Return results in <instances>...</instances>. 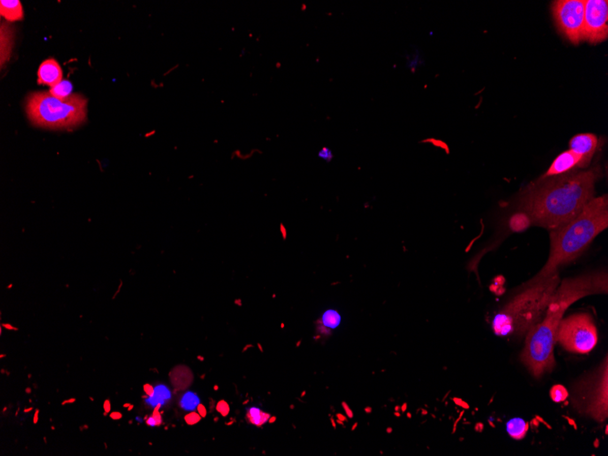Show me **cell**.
<instances>
[{"mask_svg":"<svg viewBox=\"0 0 608 456\" xmlns=\"http://www.w3.org/2000/svg\"><path fill=\"white\" fill-rule=\"evenodd\" d=\"M559 283V275L556 273L526 287L495 315L493 321L495 333L500 336L527 333L533 326L543 320Z\"/></svg>","mask_w":608,"mask_h":456,"instance_id":"3","label":"cell"},{"mask_svg":"<svg viewBox=\"0 0 608 456\" xmlns=\"http://www.w3.org/2000/svg\"><path fill=\"white\" fill-rule=\"evenodd\" d=\"M201 418L202 417L200 416L199 413L191 412V413H188L184 419H185V421L187 422L189 425H194V424L198 423L201 420Z\"/></svg>","mask_w":608,"mask_h":456,"instance_id":"23","label":"cell"},{"mask_svg":"<svg viewBox=\"0 0 608 456\" xmlns=\"http://www.w3.org/2000/svg\"><path fill=\"white\" fill-rule=\"evenodd\" d=\"M341 320H342L341 315L336 311L328 310L322 315V322L326 327L330 328V329H335L339 326Z\"/></svg>","mask_w":608,"mask_h":456,"instance_id":"19","label":"cell"},{"mask_svg":"<svg viewBox=\"0 0 608 456\" xmlns=\"http://www.w3.org/2000/svg\"><path fill=\"white\" fill-rule=\"evenodd\" d=\"M565 311L546 310L543 320L527 331L521 361L535 378L551 372L556 366L554 350L558 326Z\"/></svg>","mask_w":608,"mask_h":456,"instance_id":"5","label":"cell"},{"mask_svg":"<svg viewBox=\"0 0 608 456\" xmlns=\"http://www.w3.org/2000/svg\"><path fill=\"white\" fill-rule=\"evenodd\" d=\"M143 390L148 396H153V394H154V388L150 384H148V383L144 385Z\"/></svg>","mask_w":608,"mask_h":456,"instance_id":"28","label":"cell"},{"mask_svg":"<svg viewBox=\"0 0 608 456\" xmlns=\"http://www.w3.org/2000/svg\"><path fill=\"white\" fill-rule=\"evenodd\" d=\"M159 408H160V405H158V406H157V408L153 411V413H152L151 415L152 418L154 419V421H156V425H160V424L161 423V421H162L161 413H160V411H159Z\"/></svg>","mask_w":608,"mask_h":456,"instance_id":"26","label":"cell"},{"mask_svg":"<svg viewBox=\"0 0 608 456\" xmlns=\"http://www.w3.org/2000/svg\"><path fill=\"white\" fill-rule=\"evenodd\" d=\"M608 36V2L606 0H586L584 18V39L590 43L604 41Z\"/></svg>","mask_w":608,"mask_h":456,"instance_id":"10","label":"cell"},{"mask_svg":"<svg viewBox=\"0 0 608 456\" xmlns=\"http://www.w3.org/2000/svg\"><path fill=\"white\" fill-rule=\"evenodd\" d=\"M586 168L582 157L572 150L563 152L553 161L543 178L567 173L572 170Z\"/></svg>","mask_w":608,"mask_h":456,"instance_id":"11","label":"cell"},{"mask_svg":"<svg viewBox=\"0 0 608 456\" xmlns=\"http://www.w3.org/2000/svg\"><path fill=\"white\" fill-rule=\"evenodd\" d=\"M1 16L9 21H16L23 18L21 3L18 0H2L0 2Z\"/></svg>","mask_w":608,"mask_h":456,"instance_id":"14","label":"cell"},{"mask_svg":"<svg viewBox=\"0 0 608 456\" xmlns=\"http://www.w3.org/2000/svg\"><path fill=\"white\" fill-rule=\"evenodd\" d=\"M109 416H110L111 419H113V420H119L120 418H122V413H119V412H113V413H110Z\"/></svg>","mask_w":608,"mask_h":456,"instance_id":"30","label":"cell"},{"mask_svg":"<svg viewBox=\"0 0 608 456\" xmlns=\"http://www.w3.org/2000/svg\"><path fill=\"white\" fill-rule=\"evenodd\" d=\"M62 76L63 72L57 61L55 59H47L39 66L38 82L53 87L62 81Z\"/></svg>","mask_w":608,"mask_h":456,"instance_id":"13","label":"cell"},{"mask_svg":"<svg viewBox=\"0 0 608 456\" xmlns=\"http://www.w3.org/2000/svg\"><path fill=\"white\" fill-rule=\"evenodd\" d=\"M13 47V31L9 24L1 26V64L9 60Z\"/></svg>","mask_w":608,"mask_h":456,"instance_id":"15","label":"cell"},{"mask_svg":"<svg viewBox=\"0 0 608 456\" xmlns=\"http://www.w3.org/2000/svg\"><path fill=\"white\" fill-rule=\"evenodd\" d=\"M607 272L605 270L565 279L560 286L556 288L548 309L566 312L572 304L582 298L594 294H607Z\"/></svg>","mask_w":608,"mask_h":456,"instance_id":"7","label":"cell"},{"mask_svg":"<svg viewBox=\"0 0 608 456\" xmlns=\"http://www.w3.org/2000/svg\"><path fill=\"white\" fill-rule=\"evenodd\" d=\"M365 410H366V413H371L372 412V409L371 408H366Z\"/></svg>","mask_w":608,"mask_h":456,"instance_id":"35","label":"cell"},{"mask_svg":"<svg viewBox=\"0 0 608 456\" xmlns=\"http://www.w3.org/2000/svg\"><path fill=\"white\" fill-rule=\"evenodd\" d=\"M608 227L607 195L594 198L577 216L550 232L551 249L548 261L539 273L526 283L532 285L557 273L558 269L576 260L596 236Z\"/></svg>","mask_w":608,"mask_h":456,"instance_id":"2","label":"cell"},{"mask_svg":"<svg viewBox=\"0 0 608 456\" xmlns=\"http://www.w3.org/2000/svg\"><path fill=\"white\" fill-rule=\"evenodd\" d=\"M343 408H344V410H345V412H346V413L348 414V417L352 418V416H353V413H352V411H351V409L349 408V406H347L345 403H343Z\"/></svg>","mask_w":608,"mask_h":456,"instance_id":"31","label":"cell"},{"mask_svg":"<svg viewBox=\"0 0 608 456\" xmlns=\"http://www.w3.org/2000/svg\"><path fill=\"white\" fill-rule=\"evenodd\" d=\"M550 396L554 402L561 403L568 397V391L562 385H555L550 391Z\"/></svg>","mask_w":608,"mask_h":456,"instance_id":"21","label":"cell"},{"mask_svg":"<svg viewBox=\"0 0 608 456\" xmlns=\"http://www.w3.org/2000/svg\"><path fill=\"white\" fill-rule=\"evenodd\" d=\"M269 417L270 415L269 413H264L261 409L256 407L249 408L246 412V420L248 422L257 427H261L265 424L266 422L269 421Z\"/></svg>","mask_w":608,"mask_h":456,"instance_id":"17","label":"cell"},{"mask_svg":"<svg viewBox=\"0 0 608 456\" xmlns=\"http://www.w3.org/2000/svg\"><path fill=\"white\" fill-rule=\"evenodd\" d=\"M337 417H339L340 420H342V421H343V420H345V419H344V417H343V415H341V414H337Z\"/></svg>","mask_w":608,"mask_h":456,"instance_id":"33","label":"cell"},{"mask_svg":"<svg viewBox=\"0 0 608 456\" xmlns=\"http://www.w3.org/2000/svg\"><path fill=\"white\" fill-rule=\"evenodd\" d=\"M506 429L509 435L515 440H521L526 436L529 425L521 418H513L507 422Z\"/></svg>","mask_w":608,"mask_h":456,"instance_id":"16","label":"cell"},{"mask_svg":"<svg viewBox=\"0 0 608 456\" xmlns=\"http://www.w3.org/2000/svg\"><path fill=\"white\" fill-rule=\"evenodd\" d=\"M553 15L561 33L573 44L584 40V0H559L553 4Z\"/></svg>","mask_w":608,"mask_h":456,"instance_id":"9","label":"cell"},{"mask_svg":"<svg viewBox=\"0 0 608 456\" xmlns=\"http://www.w3.org/2000/svg\"><path fill=\"white\" fill-rule=\"evenodd\" d=\"M39 410H37V411H36L35 415H34V422H35V423H37L38 421H39Z\"/></svg>","mask_w":608,"mask_h":456,"instance_id":"32","label":"cell"},{"mask_svg":"<svg viewBox=\"0 0 608 456\" xmlns=\"http://www.w3.org/2000/svg\"><path fill=\"white\" fill-rule=\"evenodd\" d=\"M244 53H245V48H242V50H241V52H240V57H241V56H244Z\"/></svg>","mask_w":608,"mask_h":456,"instance_id":"34","label":"cell"},{"mask_svg":"<svg viewBox=\"0 0 608 456\" xmlns=\"http://www.w3.org/2000/svg\"><path fill=\"white\" fill-rule=\"evenodd\" d=\"M598 145L597 137L591 133H584L573 136L570 140V150L582 157L586 167L589 165L592 158Z\"/></svg>","mask_w":608,"mask_h":456,"instance_id":"12","label":"cell"},{"mask_svg":"<svg viewBox=\"0 0 608 456\" xmlns=\"http://www.w3.org/2000/svg\"><path fill=\"white\" fill-rule=\"evenodd\" d=\"M599 177V168L595 167L542 178L525 193L520 209L534 225L550 231L558 230L594 199L595 183Z\"/></svg>","mask_w":608,"mask_h":456,"instance_id":"1","label":"cell"},{"mask_svg":"<svg viewBox=\"0 0 608 456\" xmlns=\"http://www.w3.org/2000/svg\"><path fill=\"white\" fill-rule=\"evenodd\" d=\"M318 157H319L320 159L323 160V161H327V162H330V161L332 160V158H333V153H332V151L330 150V148L324 147V148H322V149L319 151V153H318Z\"/></svg>","mask_w":608,"mask_h":456,"instance_id":"24","label":"cell"},{"mask_svg":"<svg viewBox=\"0 0 608 456\" xmlns=\"http://www.w3.org/2000/svg\"><path fill=\"white\" fill-rule=\"evenodd\" d=\"M199 399L193 393H188L183 398V407L186 409H194L198 405Z\"/></svg>","mask_w":608,"mask_h":456,"instance_id":"22","label":"cell"},{"mask_svg":"<svg viewBox=\"0 0 608 456\" xmlns=\"http://www.w3.org/2000/svg\"><path fill=\"white\" fill-rule=\"evenodd\" d=\"M597 329L588 313H576L562 319L556 333V343L566 351L586 354L596 346Z\"/></svg>","mask_w":608,"mask_h":456,"instance_id":"8","label":"cell"},{"mask_svg":"<svg viewBox=\"0 0 608 456\" xmlns=\"http://www.w3.org/2000/svg\"><path fill=\"white\" fill-rule=\"evenodd\" d=\"M572 403L577 412L596 421L603 422L607 419V356L595 371L574 383Z\"/></svg>","mask_w":608,"mask_h":456,"instance_id":"6","label":"cell"},{"mask_svg":"<svg viewBox=\"0 0 608 456\" xmlns=\"http://www.w3.org/2000/svg\"><path fill=\"white\" fill-rule=\"evenodd\" d=\"M72 84L69 80H62L57 85L50 87L49 93L59 100H67L71 96Z\"/></svg>","mask_w":608,"mask_h":456,"instance_id":"18","label":"cell"},{"mask_svg":"<svg viewBox=\"0 0 608 456\" xmlns=\"http://www.w3.org/2000/svg\"><path fill=\"white\" fill-rule=\"evenodd\" d=\"M87 103L85 98L77 94L59 100L49 92H36L27 98L26 112L36 126L70 129L86 119Z\"/></svg>","mask_w":608,"mask_h":456,"instance_id":"4","label":"cell"},{"mask_svg":"<svg viewBox=\"0 0 608 456\" xmlns=\"http://www.w3.org/2000/svg\"><path fill=\"white\" fill-rule=\"evenodd\" d=\"M103 407H104L105 413H108L110 412V410H111V404H110V401H109V400H106V401H105L104 404H103Z\"/></svg>","mask_w":608,"mask_h":456,"instance_id":"29","label":"cell"},{"mask_svg":"<svg viewBox=\"0 0 608 456\" xmlns=\"http://www.w3.org/2000/svg\"><path fill=\"white\" fill-rule=\"evenodd\" d=\"M197 411H198V413H199V414H200L201 417H206V415H207V410H206V408H205V406L203 405V404H198V406H197Z\"/></svg>","mask_w":608,"mask_h":456,"instance_id":"27","label":"cell"},{"mask_svg":"<svg viewBox=\"0 0 608 456\" xmlns=\"http://www.w3.org/2000/svg\"><path fill=\"white\" fill-rule=\"evenodd\" d=\"M218 412L222 414V416H227L229 413H230V406L229 404H227L225 401H220L216 406Z\"/></svg>","mask_w":608,"mask_h":456,"instance_id":"25","label":"cell"},{"mask_svg":"<svg viewBox=\"0 0 608 456\" xmlns=\"http://www.w3.org/2000/svg\"><path fill=\"white\" fill-rule=\"evenodd\" d=\"M511 222L513 229L515 230H525L531 223L530 219L524 212L514 215Z\"/></svg>","mask_w":608,"mask_h":456,"instance_id":"20","label":"cell"}]
</instances>
